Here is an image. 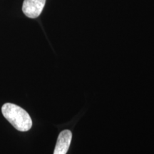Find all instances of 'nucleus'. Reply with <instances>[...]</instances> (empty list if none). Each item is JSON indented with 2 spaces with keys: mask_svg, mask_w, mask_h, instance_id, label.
<instances>
[{
  "mask_svg": "<svg viewBox=\"0 0 154 154\" xmlns=\"http://www.w3.org/2000/svg\"><path fill=\"white\" fill-rule=\"evenodd\" d=\"M5 118L19 131H27L32 126L30 116L24 109L14 103H5L2 107Z\"/></svg>",
  "mask_w": 154,
  "mask_h": 154,
  "instance_id": "obj_1",
  "label": "nucleus"
},
{
  "mask_svg": "<svg viewBox=\"0 0 154 154\" xmlns=\"http://www.w3.org/2000/svg\"><path fill=\"white\" fill-rule=\"evenodd\" d=\"M72 134L69 130H64L60 133L57 138L54 154H66L72 142Z\"/></svg>",
  "mask_w": 154,
  "mask_h": 154,
  "instance_id": "obj_3",
  "label": "nucleus"
},
{
  "mask_svg": "<svg viewBox=\"0 0 154 154\" xmlns=\"http://www.w3.org/2000/svg\"><path fill=\"white\" fill-rule=\"evenodd\" d=\"M45 3L46 0H24L22 11L29 18H36L43 11Z\"/></svg>",
  "mask_w": 154,
  "mask_h": 154,
  "instance_id": "obj_2",
  "label": "nucleus"
}]
</instances>
